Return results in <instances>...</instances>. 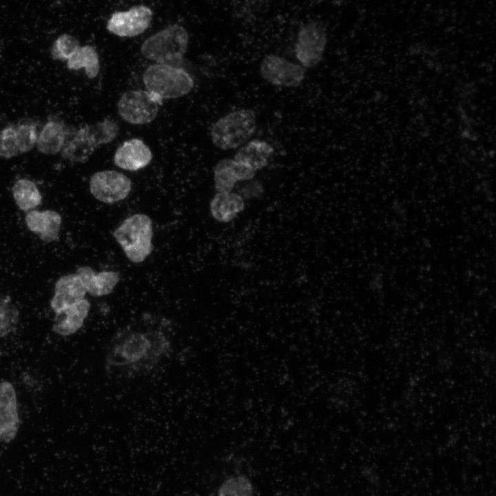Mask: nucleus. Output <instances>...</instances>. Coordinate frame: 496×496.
<instances>
[{
	"label": "nucleus",
	"instance_id": "bb28decb",
	"mask_svg": "<svg viewBox=\"0 0 496 496\" xmlns=\"http://www.w3.org/2000/svg\"><path fill=\"white\" fill-rule=\"evenodd\" d=\"M80 47L78 40L69 34H63L54 42L51 56L54 60L68 61Z\"/></svg>",
	"mask_w": 496,
	"mask_h": 496
},
{
	"label": "nucleus",
	"instance_id": "aec40b11",
	"mask_svg": "<svg viewBox=\"0 0 496 496\" xmlns=\"http://www.w3.org/2000/svg\"><path fill=\"white\" fill-rule=\"evenodd\" d=\"M65 138V126L60 122L49 121L45 125L37 138V148L43 154H55L62 149Z\"/></svg>",
	"mask_w": 496,
	"mask_h": 496
},
{
	"label": "nucleus",
	"instance_id": "dca6fc26",
	"mask_svg": "<svg viewBox=\"0 0 496 496\" xmlns=\"http://www.w3.org/2000/svg\"><path fill=\"white\" fill-rule=\"evenodd\" d=\"M76 273L80 276L86 291L95 297L110 294L120 280L118 272L103 271L96 273L87 266L79 267Z\"/></svg>",
	"mask_w": 496,
	"mask_h": 496
},
{
	"label": "nucleus",
	"instance_id": "cd10ccee",
	"mask_svg": "<svg viewBox=\"0 0 496 496\" xmlns=\"http://www.w3.org/2000/svg\"><path fill=\"white\" fill-rule=\"evenodd\" d=\"M19 152L16 126H8L0 131V157L9 158Z\"/></svg>",
	"mask_w": 496,
	"mask_h": 496
},
{
	"label": "nucleus",
	"instance_id": "5701e85b",
	"mask_svg": "<svg viewBox=\"0 0 496 496\" xmlns=\"http://www.w3.org/2000/svg\"><path fill=\"white\" fill-rule=\"evenodd\" d=\"M84 127L96 147L113 141L119 132L117 123L108 118H105L94 124L85 125Z\"/></svg>",
	"mask_w": 496,
	"mask_h": 496
},
{
	"label": "nucleus",
	"instance_id": "7c9ffc66",
	"mask_svg": "<svg viewBox=\"0 0 496 496\" xmlns=\"http://www.w3.org/2000/svg\"><path fill=\"white\" fill-rule=\"evenodd\" d=\"M242 193L246 198L258 197L262 193V187L259 183L252 182L244 187Z\"/></svg>",
	"mask_w": 496,
	"mask_h": 496
},
{
	"label": "nucleus",
	"instance_id": "c85d7f7f",
	"mask_svg": "<svg viewBox=\"0 0 496 496\" xmlns=\"http://www.w3.org/2000/svg\"><path fill=\"white\" fill-rule=\"evenodd\" d=\"M16 134L20 153L29 152L37 143L38 137L33 124L23 123L16 126Z\"/></svg>",
	"mask_w": 496,
	"mask_h": 496
},
{
	"label": "nucleus",
	"instance_id": "4468645a",
	"mask_svg": "<svg viewBox=\"0 0 496 496\" xmlns=\"http://www.w3.org/2000/svg\"><path fill=\"white\" fill-rule=\"evenodd\" d=\"M25 221L28 229L45 242L58 240L62 222L61 215L53 210L29 211Z\"/></svg>",
	"mask_w": 496,
	"mask_h": 496
},
{
	"label": "nucleus",
	"instance_id": "ddd939ff",
	"mask_svg": "<svg viewBox=\"0 0 496 496\" xmlns=\"http://www.w3.org/2000/svg\"><path fill=\"white\" fill-rule=\"evenodd\" d=\"M90 308L89 301L82 298L56 312L52 331L62 336L74 334L83 326Z\"/></svg>",
	"mask_w": 496,
	"mask_h": 496
},
{
	"label": "nucleus",
	"instance_id": "f03ea898",
	"mask_svg": "<svg viewBox=\"0 0 496 496\" xmlns=\"http://www.w3.org/2000/svg\"><path fill=\"white\" fill-rule=\"evenodd\" d=\"M143 81L147 91L160 103L163 99H176L189 93L194 80L183 68L163 63L149 66Z\"/></svg>",
	"mask_w": 496,
	"mask_h": 496
},
{
	"label": "nucleus",
	"instance_id": "20e7f679",
	"mask_svg": "<svg viewBox=\"0 0 496 496\" xmlns=\"http://www.w3.org/2000/svg\"><path fill=\"white\" fill-rule=\"evenodd\" d=\"M189 37L182 26L174 24L150 36L143 43L142 54L156 63L176 66L187 51Z\"/></svg>",
	"mask_w": 496,
	"mask_h": 496
},
{
	"label": "nucleus",
	"instance_id": "412c9836",
	"mask_svg": "<svg viewBox=\"0 0 496 496\" xmlns=\"http://www.w3.org/2000/svg\"><path fill=\"white\" fill-rule=\"evenodd\" d=\"M67 67L74 70L85 68L88 78L96 77L100 69L99 55L96 49L92 45L80 46L67 61Z\"/></svg>",
	"mask_w": 496,
	"mask_h": 496
},
{
	"label": "nucleus",
	"instance_id": "f8f14e48",
	"mask_svg": "<svg viewBox=\"0 0 496 496\" xmlns=\"http://www.w3.org/2000/svg\"><path fill=\"white\" fill-rule=\"evenodd\" d=\"M152 154L149 147L141 139L124 141L116 149L114 161L116 165L129 171H137L149 164Z\"/></svg>",
	"mask_w": 496,
	"mask_h": 496
},
{
	"label": "nucleus",
	"instance_id": "6ab92c4d",
	"mask_svg": "<svg viewBox=\"0 0 496 496\" xmlns=\"http://www.w3.org/2000/svg\"><path fill=\"white\" fill-rule=\"evenodd\" d=\"M96 148L83 126L75 132L71 139L65 142L61 155L66 160L83 163L88 160Z\"/></svg>",
	"mask_w": 496,
	"mask_h": 496
},
{
	"label": "nucleus",
	"instance_id": "a878e982",
	"mask_svg": "<svg viewBox=\"0 0 496 496\" xmlns=\"http://www.w3.org/2000/svg\"><path fill=\"white\" fill-rule=\"evenodd\" d=\"M19 312L9 299L0 300V338L5 337L14 331L18 324Z\"/></svg>",
	"mask_w": 496,
	"mask_h": 496
},
{
	"label": "nucleus",
	"instance_id": "4be33fe9",
	"mask_svg": "<svg viewBox=\"0 0 496 496\" xmlns=\"http://www.w3.org/2000/svg\"><path fill=\"white\" fill-rule=\"evenodd\" d=\"M12 194L18 207L30 211L41 202V195L36 185L28 179H19L12 187Z\"/></svg>",
	"mask_w": 496,
	"mask_h": 496
},
{
	"label": "nucleus",
	"instance_id": "423d86ee",
	"mask_svg": "<svg viewBox=\"0 0 496 496\" xmlns=\"http://www.w3.org/2000/svg\"><path fill=\"white\" fill-rule=\"evenodd\" d=\"M160 103L145 90L125 92L117 103L120 116L126 122L141 125L152 122L157 116Z\"/></svg>",
	"mask_w": 496,
	"mask_h": 496
},
{
	"label": "nucleus",
	"instance_id": "b1692460",
	"mask_svg": "<svg viewBox=\"0 0 496 496\" xmlns=\"http://www.w3.org/2000/svg\"><path fill=\"white\" fill-rule=\"evenodd\" d=\"M232 160H221L214 168V184L218 193L231 192L238 181L232 167Z\"/></svg>",
	"mask_w": 496,
	"mask_h": 496
},
{
	"label": "nucleus",
	"instance_id": "a211bd4d",
	"mask_svg": "<svg viewBox=\"0 0 496 496\" xmlns=\"http://www.w3.org/2000/svg\"><path fill=\"white\" fill-rule=\"evenodd\" d=\"M273 153V148L267 142L253 140L240 147L234 159L247 165L256 171L268 164Z\"/></svg>",
	"mask_w": 496,
	"mask_h": 496
},
{
	"label": "nucleus",
	"instance_id": "2eb2a0df",
	"mask_svg": "<svg viewBox=\"0 0 496 496\" xmlns=\"http://www.w3.org/2000/svg\"><path fill=\"white\" fill-rule=\"evenodd\" d=\"M87 291L77 273L61 276L55 283L50 307L54 313L84 298Z\"/></svg>",
	"mask_w": 496,
	"mask_h": 496
},
{
	"label": "nucleus",
	"instance_id": "9b49d317",
	"mask_svg": "<svg viewBox=\"0 0 496 496\" xmlns=\"http://www.w3.org/2000/svg\"><path fill=\"white\" fill-rule=\"evenodd\" d=\"M17 395L12 384L8 381L0 383V440L9 443L19 429Z\"/></svg>",
	"mask_w": 496,
	"mask_h": 496
},
{
	"label": "nucleus",
	"instance_id": "393cba45",
	"mask_svg": "<svg viewBox=\"0 0 496 496\" xmlns=\"http://www.w3.org/2000/svg\"><path fill=\"white\" fill-rule=\"evenodd\" d=\"M254 488L248 478L243 475L231 477L220 486L218 496H253Z\"/></svg>",
	"mask_w": 496,
	"mask_h": 496
},
{
	"label": "nucleus",
	"instance_id": "c756f323",
	"mask_svg": "<svg viewBox=\"0 0 496 496\" xmlns=\"http://www.w3.org/2000/svg\"><path fill=\"white\" fill-rule=\"evenodd\" d=\"M232 167L238 181L250 180L255 175L256 171L251 167L235 159L232 160Z\"/></svg>",
	"mask_w": 496,
	"mask_h": 496
},
{
	"label": "nucleus",
	"instance_id": "9d476101",
	"mask_svg": "<svg viewBox=\"0 0 496 496\" xmlns=\"http://www.w3.org/2000/svg\"><path fill=\"white\" fill-rule=\"evenodd\" d=\"M263 79L269 83L284 87H296L304 78V70L278 55L269 54L260 67Z\"/></svg>",
	"mask_w": 496,
	"mask_h": 496
},
{
	"label": "nucleus",
	"instance_id": "0eeeda50",
	"mask_svg": "<svg viewBox=\"0 0 496 496\" xmlns=\"http://www.w3.org/2000/svg\"><path fill=\"white\" fill-rule=\"evenodd\" d=\"M327 33L322 23L311 21L298 31L295 45L296 58L306 68L316 65L322 59L327 45Z\"/></svg>",
	"mask_w": 496,
	"mask_h": 496
},
{
	"label": "nucleus",
	"instance_id": "1a4fd4ad",
	"mask_svg": "<svg viewBox=\"0 0 496 496\" xmlns=\"http://www.w3.org/2000/svg\"><path fill=\"white\" fill-rule=\"evenodd\" d=\"M152 14V11L147 6H136L127 11L114 12L107 21L106 28L118 37H135L147 29Z\"/></svg>",
	"mask_w": 496,
	"mask_h": 496
},
{
	"label": "nucleus",
	"instance_id": "39448f33",
	"mask_svg": "<svg viewBox=\"0 0 496 496\" xmlns=\"http://www.w3.org/2000/svg\"><path fill=\"white\" fill-rule=\"evenodd\" d=\"M256 127L254 112L240 110L218 120L211 127V136L218 147L234 149L245 143L253 135Z\"/></svg>",
	"mask_w": 496,
	"mask_h": 496
},
{
	"label": "nucleus",
	"instance_id": "f3484780",
	"mask_svg": "<svg viewBox=\"0 0 496 496\" xmlns=\"http://www.w3.org/2000/svg\"><path fill=\"white\" fill-rule=\"evenodd\" d=\"M242 197L233 192L216 194L210 203L212 216L218 221L227 223L233 220L244 209Z\"/></svg>",
	"mask_w": 496,
	"mask_h": 496
},
{
	"label": "nucleus",
	"instance_id": "f257e3e1",
	"mask_svg": "<svg viewBox=\"0 0 496 496\" xmlns=\"http://www.w3.org/2000/svg\"><path fill=\"white\" fill-rule=\"evenodd\" d=\"M165 320L144 315L118 330L106 351L107 371L120 377L154 369L171 352L172 343Z\"/></svg>",
	"mask_w": 496,
	"mask_h": 496
},
{
	"label": "nucleus",
	"instance_id": "6e6552de",
	"mask_svg": "<svg viewBox=\"0 0 496 496\" xmlns=\"http://www.w3.org/2000/svg\"><path fill=\"white\" fill-rule=\"evenodd\" d=\"M92 194L99 200L112 204L125 198L132 189V182L125 174L105 170L96 172L90 181Z\"/></svg>",
	"mask_w": 496,
	"mask_h": 496
},
{
	"label": "nucleus",
	"instance_id": "7ed1b4c3",
	"mask_svg": "<svg viewBox=\"0 0 496 496\" xmlns=\"http://www.w3.org/2000/svg\"><path fill=\"white\" fill-rule=\"evenodd\" d=\"M152 222L145 214L126 218L113 233L127 258L135 263L143 261L152 252Z\"/></svg>",
	"mask_w": 496,
	"mask_h": 496
}]
</instances>
